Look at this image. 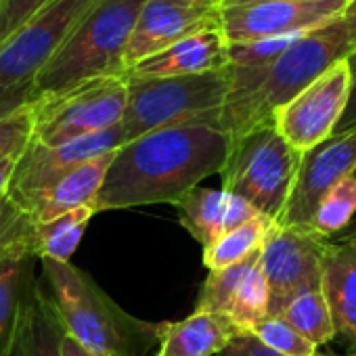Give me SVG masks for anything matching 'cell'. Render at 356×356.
<instances>
[{"label":"cell","mask_w":356,"mask_h":356,"mask_svg":"<svg viewBox=\"0 0 356 356\" xmlns=\"http://www.w3.org/2000/svg\"><path fill=\"white\" fill-rule=\"evenodd\" d=\"M354 0H250L225 5L222 32L229 44L300 36L341 15Z\"/></svg>","instance_id":"30bf717a"},{"label":"cell","mask_w":356,"mask_h":356,"mask_svg":"<svg viewBox=\"0 0 356 356\" xmlns=\"http://www.w3.org/2000/svg\"><path fill=\"white\" fill-rule=\"evenodd\" d=\"M327 243L329 239L308 227L273 229L260 252V268L270 289L268 316H281L296 296L321 289Z\"/></svg>","instance_id":"9c48e42d"},{"label":"cell","mask_w":356,"mask_h":356,"mask_svg":"<svg viewBox=\"0 0 356 356\" xmlns=\"http://www.w3.org/2000/svg\"><path fill=\"white\" fill-rule=\"evenodd\" d=\"M97 214L92 206H84L44 222H34L32 231V256L40 260L70 262L72 254L80 245L90 218Z\"/></svg>","instance_id":"7402d4cb"},{"label":"cell","mask_w":356,"mask_h":356,"mask_svg":"<svg viewBox=\"0 0 356 356\" xmlns=\"http://www.w3.org/2000/svg\"><path fill=\"white\" fill-rule=\"evenodd\" d=\"M356 49V0L337 17L298 36L245 97L231 99L222 111V130L237 140L245 132L273 124L287 105L325 72L346 61Z\"/></svg>","instance_id":"7a4b0ae2"},{"label":"cell","mask_w":356,"mask_h":356,"mask_svg":"<svg viewBox=\"0 0 356 356\" xmlns=\"http://www.w3.org/2000/svg\"><path fill=\"white\" fill-rule=\"evenodd\" d=\"M65 329L49 296L34 283L15 341L13 356H61Z\"/></svg>","instance_id":"ffe728a7"},{"label":"cell","mask_w":356,"mask_h":356,"mask_svg":"<svg viewBox=\"0 0 356 356\" xmlns=\"http://www.w3.org/2000/svg\"><path fill=\"white\" fill-rule=\"evenodd\" d=\"M34 138V124L30 107L9 115L0 118V159L9 155H22Z\"/></svg>","instance_id":"f546056e"},{"label":"cell","mask_w":356,"mask_h":356,"mask_svg":"<svg viewBox=\"0 0 356 356\" xmlns=\"http://www.w3.org/2000/svg\"><path fill=\"white\" fill-rule=\"evenodd\" d=\"M335 333L356 352V239L329 241L323 256V283Z\"/></svg>","instance_id":"ac0fdd59"},{"label":"cell","mask_w":356,"mask_h":356,"mask_svg":"<svg viewBox=\"0 0 356 356\" xmlns=\"http://www.w3.org/2000/svg\"><path fill=\"white\" fill-rule=\"evenodd\" d=\"M316 348L335 339V325L323 289H310L296 296L281 314Z\"/></svg>","instance_id":"cb8c5ba5"},{"label":"cell","mask_w":356,"mask_h":356,"mask_svg":"<svg viewBox=\"0 0 356 356\" xmlns=\"http://www.w3.org/2000/svg\"><path fill=\"white\" fill-rule=\"evenodd\" d=\"M22 155H9V157L0 159V202H3L5 197H9V191H11V185H13V178H15Z\"/></svg>","instance_id":"836d02e7"},{"label":"cell","mask_w":356,"mask_h":356,"mask_svg":"<svg viewBox=\"0 0 356 356\" xmlns=\"http://www.w3.org/2000/svg\"><path fill=\"white\" fill-rule=\"evenodd\" d=\"M316 356H356V352H350V354H323V352H316Z\"/></svg>","instance_id":"8d00e7d4"},{"label":"cell","mask_w":356,"mask_h":356,"mask_svg":"<svg viewBox=\"0 0 356 356\" xmlns=\"http://www.w3.org/2000/svg\"><path fill=\"white\" fill-rule=\"evenodd\" d=\"M53 0H0V44L34 19Z\"/></svg>","instance_id":"4dcf8cb0"},{"label":"cell","mask_w":356,"mask_h":356,"mask_svg":"<svg viewBox=\"0 0 356 356\" xmlns=\"http://www.w3.org/2000/svg\"><path fill=\"white\" fill-rule=\"evenodd\" d=\"M222 9L225 0H147L126 49V70L185 38L222 28Z\"/></svg>","instance_id":"7c38bea8"},{"label":"cell","mask_w":356,"mask_h":356,"mask_svg":"<svg viewBox=\"0 0 356 356\" xmlns=\"http://www.w3.org/2000/svg\"><path fill=\"white\" fill-rule=\"evenodd\" d=\"M174 208L183 229L189 231V235L202 245V250L260 214L245 200L231 195L225 189L206 187L193 189Z\"/></svg>","instance_id":"e0dca14e"},{"label":"cell","mask_w":356,"mask_h":356,"mask_svg":"<svg viewBox=\"0 0 356 356\" xmlns=\"http://www.w3.org/2000/svg\"><path fill=\"white\" fill-rule=\"evenodd\" d=\"M231 147V136L214 124L170 126L128 140L113 153L95 210L176 206L222 172Z\"/></svg>","instance_id":"6da1fadb"},{"label":"cell","mask_w":356,"mask_h":356,"mask_svg":"<svg viewBox=\"0 0 356 356\" xmlns=\"http://www.w3.org/2000/svg\"><path fill=\"white\" fill-rule=\"evenodd\" d=\"M32 258H13L0 264V356H13L24 308L34 287Z\"/></svg>","instance_id":"44dd1931"},{"label":"cell","mask_w":356,"mask_h":356,"mask_svg":"<svg viewBox=\"0 0 356 356\" xmlns=\"http://www.w3.org/2000/svg\"><path fill=\"white\" fill-rule=\"evenodd\" d=\"M237 333L227 314L193 310L183 321L165 323L155 356H218Z\"/></svg>","instance_id":"d6986e66"},{"label":"cell","mask_w":356,"mask_h":356,"mask_svg":"<svg viewBox=\"0 0 356 356\" xmlns=\"http://www.w3.org/2000/svg\"><path fill=\"white\" fill-rule=\"evenodd\" d=\"M268 304H270V289L258 262L248 273L245 281L235 293V300L227 316L233 321V325L239 331H252L260 321L268 316Z\"/></svg>","instance_id":"4316f807"},{"label":"cell","mask_w":356,"mask_h":356,"mask_svg":"<svg viewBox=\"0 0 356 356\" xmlns=\"http://www.w3.org/2000/svg\"><path fill=\"white\" fill-rule=\"evenodd\" d=\"M260 252L250 256V258H245V260H241V262H237V264H231L227 268L210 270L208 279L204 281V285L200 289L195 310L227 314L231 304H233V300H235V293L239 291V287L245 281L248 273L260 262Z\"/></svg>","instance_id":"484cf974"},{"label":"cell","mask_w":356,"mask_h":356,"mask_svg":"<svg viewBox=\"0 0 356 356\" xmlns=\"http://www.w3.org/2000/svg\"><path fill=\"white\" fill-rule=\"evenodd\" d=\"M32 216L9 195L0 202V264L32 256Z\"/></svg>","instance_id":"83f0119b"},{"label":"cell","mask_w":356,"mask_h":356,"mask_svg":"<svg viewBox=\"0 0 356 356\" xmlns=\"http://www.w3.org/2000/svg\"><path fill=\"white\" fill-rule=\"evenodd\" d=\"M250 333H254L262 343L285 356H316L318 352V348L283 316H266Z\"/></svg>","instance_id":"f1b7e54d"},{"label":"cell","mask_w":356,"mask_h":356,"mask_svg":"<svg viewBox=\"0 0 356 356\" xmlns=\"http://www.w3.org/2000/svg\"><path fill=\"white\" fill-rule=\"evenodd\" d=\"M218 356H285V354L275 352L273 348L262 343L254 333L239 331Z\"/></svg>","instance_id":"1f68e13d"},{"label":"cell","mask_w":356,"mask_h":356,"mask_svg":"<svg viewBox=\"0 0 356 356\" xmlns=\"http://www.w3.org/2000/svg\"><path fill=\"white\" fill-rule=\"evenodd\" d=\"M302 153L277 130L275 122L258 126L233 140L220 172L227 193L252 204L260 214L279 222L289 200Z\"/></svg>","instance_id":"52a82bcc"},{"label":"cell","mask_w":356,"mask_h":356,"mask_svg":"<svg viewBox=\"0 0 356 356\" xmlns=\"http://www.w3.org/2000/svg\"><path fill=\"white\" fill-rule=\"evenodd\" d=\"M237 3H250V0H225V5H237Z\"/></svg>","instance_id":"74e56055"},{"label":"cell","mask_w":356,"mask_h":356,"mask_svg":"<svg viewBox=\"0 0 356 356\" xmlns=\"http://www.w3.org/2000/svg\"><path fill=\"white\" fill-rule=\"evenodd\" d=\"M277 225L279 222L266 214L254 216L245 225L233 229L231 233H227L212 245L204 248V256H202L204 266L208 270H220L258 254Z\"/></svg>","instance_id":"603a6c76"},{"label":"cell","mask_w":356,"mask_h":356,"mask_svg":"<svg viewBox=\"0 0 356 356\" xmlns=\"http://www.w3.org/2000/svg\"><path fill=\"white\" fill-rule=\"evenodd\" d=\"M124 143H126V132L122 124L109 130L82 136L63 145H53V147L36 143L32 138V143L28 145V149L24 151L19 159L9 195L13 200H19L84 161L118 151Z\"/></svg>","instance_id":"5bb4252c"},{"label":"cell","mask_w":356,"mask_h":356,"mask_svg":"<svg viewBox=\"0 0 356 356\" xmlns=\"http://www.w3.org/2000/svg\"><path fill=\"white\" fill-rule=\"evenodd\" d=\"M229 51L231 44L222 28L208 30L143 59L126 74L132 78H181L208 74L229 67Z\"/></svg>","instance_id":"2e32d148"},{"label":"cell","mask_w":356,"mask_h":356,"mask_svg":"<svg viewBox=\"0 0 356 356\" xmlns=\"http://www.w3.org/2000/svg\"><path fill=\"white\" fill-rule=\"evenodd\" d=\"M95 0H53L0 44V118L36 101V82Z\"/></svg>","instance_id":"8992f818"},{"label":"cell","mask_w":356,"mask_h":356,"mask_svg":"<svg viewBox=\"0 0 356 356\" xmlns=\"http://www.w3.org/2000/svg\"><path fill=\"white\" fill-rule=\"evenodd\" d=\"M348 67H350V78H352V86H350V101H348V107H346V113L341 118V122L337 124V132H343V130H350L356 126V49L354 53L348 57Z\"/></svg>","instance_id":"d6a6232c"},{"label":"cell","mask_w":356,"mask_h":356,"mask_svg":"<svg viewBox=\"0 0 356 356\" xmlns=\"http://www.w3.org/2000/svg\"><path fill=\"white\" fill-rule=\"evenodd\" d=\"M356 218V174L339 181L318 204L308 225L310 231L331 241Z\"/></svg>","instance_id":"d4e9b609"},{"label":"cell","mask_w":356,"mask_h":356,"mask_svg":"<svg viewBox=\"0 0 356 356\" xmlns=\"http://www.w3.org/2000/svg\"><path fill=\"white\" fill-rule=\"evenodd\" d=\"M350 174H356V126L337 132L302 153L296 181L279 225L308 227L321 200Z\"/></svg>","instance_id":"4fadbf2b"},{"label":"cell","mask_w":356,"mask_h":356,"mask_svg":"<svg viewBox=\"0 0 356 356\" xmlns=\"http://www.w3.org/2000/svg\"><path fill=\"white\" fill-rule=\"evenodd\" d=\"M61 356H95V354L88 352L84 346H80L74 337H70L65 333L63 335V341H61Z\"/></svg>","instance_id":"e575fe53"},{"label":"cell","mask_w":356,"mask_h":356,"mask_svg":"<svg viewBox=\"0 0 356 356\" xmlns=\"http://www.w3.org/2000/svg\"><path fill=\"white\" fill-rule=\"evenodd\" d=\"M113 153L84 161L15 202L32 216L34 222H44L84 206L95 208Z\"/></svg>","instance_id":"9a60e30c"},{"label":"cell","mask_w":356,"mask_h":356,"mask_svg":"<svg viewBox=\"0 0 356 356\" xmlns=\"http://www.w3.org/2000/svg\"><path fill=\"white\" fill-rule=\"evenodd\" d=\"M346 239H356V218L350 222V227L346 229V231H341L335 239H331V241H346Z\"/></svg>","instance_id":"d590c367"},{"label":"cell","mask_w":356,"mask_h":356,"mask_svg":"<svg viewBox=\"0 0 356 356\" xmlns=\"http://www.w3.org/2000/svg\"><path fill=\"white\" fill-rule=\"evenodd\" d=\"M128 103V78L103 76L44 95L30 105L34 140L63 145L122 124Z\"/></svg>","instance_id":"ba28073f"},{"label":"cell","mask_w":356,"mask_h":356,"mask_svg":"<svg viewBox=\"0 0 356 356\" xmlns=\"http://www.w3.org/2000/svg\"><path fill=\"white\" fill-rule=\"evenodd\" d=\"M49 300L70 337L95 356H145L165 323L134 318L72 262L42 260Z\"/></svg>","instance_id":"3957f363"},{"label":"cell","mask_w":356,"mask_h":356,"mask_svg":"<svg viewBox=\"0 0 356 356\" xmlns=\"http://www.w3.org/2000/svg\"><path fill=\"white\" fill-rule=\"evenodd\" d=\"M350 86L352 78L346 59L277 109L273 122L279 134L300 153H306L333 136L346 113Z\"/></svg>","instance_id":"8fae6325"},{"label":"cell","mask_w":356,"mask_h":356,"mask_svg":"<svg viewBox=\"0 0 356 356\" xmlns=\"http://www.w3.org/2000/svg\"><path fill=\"white\" fill-rule=\"evenodd\" d=\"M128 103L122 120L126 143L153 130L181 124L222 122L231 92V70H216L181 78H132L128 76Z\"/></svg>","instance_id":"5b68a950"},{"label":"cell","mask_w":356,"mask_h":356,"mask_svg":"<svg viewBox=\"0 0 356 356\" xmlns=\"http://www.w3.org/2000/svg\"><path fill=\"white\" fill-rule=\"evenodd\" d=\"M147 0H95L36 82V101L80 82L124 76L126 49Z\"/></svg>","instance_id":"277c9868"}]
</instances>
